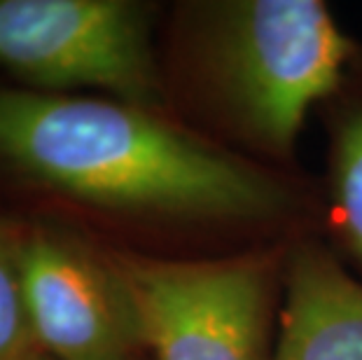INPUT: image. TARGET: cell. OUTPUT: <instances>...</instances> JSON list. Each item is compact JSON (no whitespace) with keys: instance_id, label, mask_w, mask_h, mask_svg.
I'll list each match as a JSON object with an SVG mask.
<instances>
[{"instance_id":"4","label":"cell","mask_w":362,"mask_h":360,"mask_svg":"<svg viewBox=\"0 0 362 360\" xmlns=\"http://www.w3.org/2000/svg\"><path fill=\"white\" fill-rule=\"evenodd\" d=\"M290 243L204 260L110 248L152 360H272Z\"/></svg>"},{"instance_id":"2","label":"cell","mask_w":362,"mask_h":360,"mask_svg":"<svg viewBox=\"0 0 362 360\" xmlns=\"http://www.w3.org/2000/svg\"><path fill=\"white\" fill-rule=\"evenodd\" d=\"M358 47L322 0H178L159 26L166 105L222 148L302 166L306 122Z\"/></svg>"},{"instance_id":"1","label":"cell","mask_w":362,"mask_h":360,"mask_svg":"<svg viewBox=\"0 0 362 360\" xmlns=\"http://www.w3.org/2000/svg\"><path fill=\"white\" fill-rule=\"evenodd\" d=\"M0 209L107 248L204 260L320 234L318 175L222 148L173 112L0 78Z\"/></svg>"},{"instance_id":"9","label":"cell","mask_w":362,"mask_h":360,"mask_svg":"<svg viewBox=\"0 0 362 360\" xmlns=\"http://www.w3.org/2000/svg\"><path fill=\"white\" fill-rule=\"evenodd\" d=\"M33 360H54V358H49V356H45V354H40L37 358H33Z\"/></svg>"},{"instance_id":"7","label":"cell","mask_w":362,"mask_h":360,"mask_svg":"<svg viewBox=\"0 0 362 360\" xmlns=\"http://www.w3.org/2000/svg\"><path fill=\"white\" fill-rule=\"evenodd\" d=\"M315 117L325 136L320 236L349 269L362 274V42Z\"/></svg>"},{"instance_id":"3","label":"cell","mask_w":362,"mask_h":360,"mask_svg":"<svg viewBox=\"0 0 362 360\" xmlns=\"http://www.w3.org/2000/svg\"><path fill=\"white\" fill-rule=\"evenodd\" d=\"M164 7L152 0H0V75L30 91L168 110L159 61Z\"/></svg>"},{"instance_id":"6","label":"cell","mask_w":362,"mask_h":360,"mask_svg":"<svg viewBox=\"0 0 362 360\" xmlns=\"http://www.w3.org/2000/svg\"><path fill=\"white\" fill-rule=\"evenodd\" d=\"M272 360H362V279L320 234L288 248Z\"/></svg>"},{"instance_id":"8","label":"cell","mask_w":362,"mask_h":360,"mask_svg":"<svg viewBox=\"0 0 362 360\" xmlns=\"http://www.w3.org/2000/svg\"><path fill=\"white\" fill-rule=\"evenodd\" d=\"M40 354L26 295L21 218L0 209V360H33Z\"/></svg>"},{"instance_id":"5","label":"cell","mask_w":362,"mask_h":360,"mask_svg":"<svg viewBox=\"0 0 362 360\" xmlns=\"http://www.w3.org/2000/svg\"><path fill=\"white\" fill-rule=\"evenodd\" d=\"M21 257L45 356L152 360L141 313L110 248L59 222L21 218Z\"/></svg>"}]
</instances>
